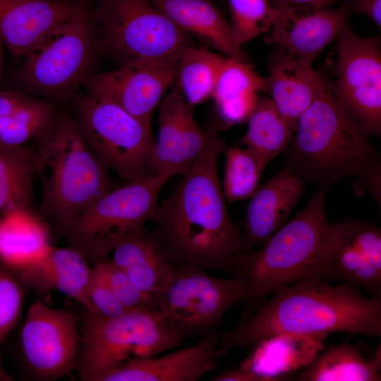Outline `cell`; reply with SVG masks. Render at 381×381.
Listing matches in <instances>:
<instances>
[{"mask_svg": "<svg viewBox=\"0 0 381 381\" xmlns=\"http://www.w3.org/2000/svg\"><path fill=\"white\" fill-rule=\"evenodd\" d=\"M201 159L159 203L152 231L176 267L189 265L233 276L248 253L232 221L220 184L217 159Z\"/></svg>", "mask_w": 381, "mask_h": 381, "instance_id": "cell-1", "label": "cell"}, {"mask_svg": "<svg viewBox=\"0 0 381 381\" xmlns=\"http://www.w3.org/2000/svg\"><path fill=\"white\" fill-rule=\"evenodd\" d=\"M345 332L381 336V300L368 298L358 287L310 278L280 286L247 318L220 333L219 357L234 348H253L282 334Z\"/></svg>", "mask_w": 381, "mask_h": 381, "instance_id": "cell-2", "label": "cell"}, {"mask_svg": "<svg viewBox=\"0 0 381 381\" xmlns=\"http://www.w3.org/2000/svg\"><path fill=\"white\" fill-rule=\"evenodd\" d=\"M325 75L318 93L300 116L284 166L327 190L341 179H353L380 208L381 155L358 123L334 96Z\"/></svg>", "mask_w": 381, "mask_h": 381, "instance_id": "cell-3", "label": "cell"}, {"mask_svg": "<svg viewBox=\"0 0 381 381\" xmlns=\"http://www.w3.org/2000/svg\"><path fill=\"white\" fill-rule=\"evenodd\" d=\"M35 173L42 186L40 210L59 230L113 189L107 168L67 116L42 137L35 152Z\"/></svg>", "mask_w": 381, "mask_h": 381, "instance_id": "cell-4", "label": "cell"}, {"mask_svg": "<svg viewBox=\"0 0 381 381\" xmlns=\"http://www.w3.org/2000/svg\"><path fill=\"white\" fill-rule=\"evenodd\" d=\"M324 187L304 208L282 226L260 250L246 253L235 277L244 306L239 321L249 317L277 289L305 280L329 226ZM238 321V322H239Z\"/></svg>", "mask_w": 381, "mask_h": 381, "instance_id": "cell-5", "label": "cell"}, {"mask_svg": "<svg viewBox=\"0 0 381 381\" xmlns=\"http://www.w3.org/2000/svg\"><path fill=\"white\" fill-rule=\"evenodd\" d=\"M75 366L83 381H99L135 358H151L181 346L186 335L157 308L104 318L85 310Z\"/></svg>", "mask_w": 381, "mask_h": 381, "instance_id": "cell-6", "label": "cell"}, {"mask_svg": "<svg viewBox=\"0 0 381 381\" xmlns=\"http://www.w3.org/2000/svg\"><path fill=\"white\" fill-rule=\"evenodd\" d=\"M170 178L156 174L113 188L59 231L93 267L126 236L152 219L160 189Z\"/></svg>", "mask_w": 381, "mask_h": 381, "instance_id": "cell-7", "label": "cell"}, {"mask_svg": "<svg viewBox=\"0 0 381 381\" xmlns=\"http://www.w3.org/2000/svg\"><path fill=\"white\" fill-rule=\"evenodd\" d=\"M76 104L79 130L107 168L128 182L158 174L150 125L112 101L89 92L80 97Z\"/></svg>", "mask_w": 381, "mask_h": 381, "instance_id": "cell-8", "label": "cell"}, {"mask_svg": "<svg viewBox=\"0 0 381 381\" xmlns=\"http://www.w3.org/2000/svg\"><path fill=\"white\" fill-rule=\"evenodd\" d=\"M93 10L49 30L23 56L19 71L28 90L64 97L92 74L98 50Z\"/></svg>", "mask_w": 381, "mask_h": 381, "instance_id": "cell-9", "label": "cell"}, {"mask_svg": "<svg viewBox=\"0 0 381 381\" xmlns=\"http://www.w3.org/2000/svg\"><path fill=\"white\" fill-rule=\"evenodd\" d=\"M93 17L121 65L174 59L193 47L190 35L150 0H96Z\"/></svg>", "mask_w": 381, "mask_h": 381, "instance_id": "cell-10", "label": "cell"}, {"mask_svg": "<svg viewBox=\"0 0 381 381\" xmlns=\"http://www.w3.org/2000/svg\"><path fill=\"white\" fill-rule=\"evenodd\" d=\"M310 278L361 287L381 300L380 228L356 218L329 223L308 270L306 279Z\"/></svg>", "mask_w": 381, "mask_h": 381, "instance_id": "cell-11", "label": "cell"}, {"mask_svg": "<svg viewBox=\"0 0 381 381\" xmlns=\"http://www.w3.org/2000/svg\"><path fill=\"white\" fill-rule=\"evenodd\" d=\"M337 38L336 76L330 83L331 90L368 136H380V35L360 36L348 23Z\"/></svg>", "mask_w": 381, "mask_h": 381, "instance_id": "cell-12", "label": "cell"}, {"mask_svg": "<svg viewBox=\"0 0 381 381\" xmlns=\"http://www.w3.org/2000/svg\"><path fill=\"white\" fill-rule=\"evenodd\" d=\"M155 298L159 310L188 338L217 327L226 311L241 302L242 291L235 277L222 279L202 269L179 265Z\"/></svg>", "mask_w": 381, "mask_h": 381, "instance_id": "cell-13", "label": "cell"}, {"mask_svg": "<svg viewBox=\"0 0 381 381\" xmlns=\"http://www.w3.org/2000/svg\"><path fill=\"white\" fill-rule=\"evenodd\" d=\"M20 345L33 378L61 379L75 369L80 345L78 320L71 311L35 302L22 326Z\"/></svg>", "mask_w": 381, "mask_h": 381, "instance_id": "cell-14", "label": "cell"}, {"mask_svg": "<svg viewBox=\"0 0 381 381\" xmlns=\"http://www.w3.org/2000/svg\"><path fill=\"white\" fill-rule=\"evenodd\" d=\"M157 108L159 130L154 154L158 174L183 176L203 158L226 150L217 133L204 131L196 123L176 81Z\"/></svg>", "mask_w": 381, "mask_h": 381, "instance_id": "cell-15", "label": "cell"}, {"mask_svg": "<svg viewBox=\"0 0 381 381\" xmlns=\"http://www.w3.org/2000/svg\"><path fill=\"white\" fill-rule=\"evenodd\" d=\"M180 57L127 63L92 73L84 83L87 92L112 101L150 125L155 109L176 81Z\"/></svg>", "mask_w": 381, "mask_h": 381, "instance_id": "cell-16", "label": "cell"}, {"mask_svg": "<svg viewBox=\"0 0 381 381\" xmlns=\"http://www.w3.org/2000/svg\"><path fill=\"white\" fill-rule=\"evenodd\" d=\"M275 9L276 16L265 42L307 66H311L325 47L339 37L353 13L348 0L334 8Z\"/></svg>", "mask_w": 381, "mask_h": 381, "instance_id": "cell-17", "label": "cell"}, {"mask_svg": "<svg viewBox=\"0 0 381 381\" xmlns=\"http://www.w3.org/2000/svg\"><path fill=\"white\" fill-rule=\"evenodd\" d=\"M219 334L214 327L191 346L159 357L130 359L99 381H197L217 368Z\"/></svg>", "mask_w": 381, "mask_h": 381, "instance_id": "cell-18", "label": "cell"}, {"mask_svg": "<svg viewBox=\"0 0 381 381\" xmlns=\"http://www.w3.org/2000/svg\"><path fill=\"white\" fill-rule=\"evenodd\" d=\"M92 11L81 1L0 0V38L13 58L23 57L54 26Z\"/></svg>", "mask_w": 381, "mask_h": 381, "instance_id": "cell-19", "label": "cell"}, {"mask_svg": "<svg viewBox=\"0 0 381 381\" xmlns=\"http://www.w3.org/2000/svg\"><path fill=\"white\" fill-rule=\"evenodd\" d=\"M304 179L284 166L250 196L242 222L247 253L262 246L284 225L305 190Z\"/></svg>", "mask_w": 381, "mask_h": 381, "instance_id": "cell-20", "label": "cell"}, {"mask_svg": "<svg viewBox=\"0 0 381 381\" xmlns=\"http://www.w3.org/2000/svg\"><path fill=\"white\" fill-rule=\"evenodd\" d=\"M92 267L73 247L51 246L18 274L24 289L59 291L95 314L87 298Z\"/></svg>", "mask_w": 381, "mask_h": 381, "instance_id": "cell-21", "label": "cell"}, {"mask_svg": "<svg viewBox=\"0 0 381 381\" xmlns=\"http://www.w3.org/2000/svg\"><path fill=\"white\" fill-rule=\"evenodd\" d=\"M265 92L294 132L300 116L316 97L325 75L277 49L269 56Z\"/></svg>", "mask_w": 381, "mask_h": 381, "instance_id": "cell-22", "label": "cell"}, {"mask_svg": "<svg viewBox=\"0 0 381 381\" xmlns=\"http://www.w3.org/2000/svg\"><path fill=\"white\" fill-rule=\"evenodd\" d=\"M110 262L121 270L140 290L155 297L170 282L175 266L152 231L144 226L122 239Z\"/></svg>", "mask_w": 381, "mask_h": 381, "instance_id": "cell-23", "label": "cell"}, {"mask_svg": "<svg viewBox=\"0 0 381 381\" xmlns=\"http://www.w3.org/2000/svg\"><path fill=\"white\" fill-rule=\"evenodd\" d=\"M326 334H282L258 343L243 368L267 378L268 381L294 380L323 348Z\"/></svg>", "mask_w": 381, "mask_h": 381, "instance_id": "cell-24", "label": "cell"}, {"mask_svg": "<svg viewBox=\"0 0 381 381\" xmlns=\"http://www.w3.org/2000/svg\"><path fill=\"white\" fill-rule=\"evenodd\" d=\"M47 223L30 208L16 207L0 214V263L20 273L50 247Z\"/></svg>", "mask_w": 381, "mask_h": 381, "instance_id": "cell-25", "label": "cell"}, {"mask_svg": "<svg viewBox=\"0 0 381 381\" xmlns=\"http://www.w3.org/2000/svg\"><path fill=\"white\" fill-rule=\"evenodd\" d=\"M174 24L227 56L248 61L234 40L229 23L208 0H150Z\"/></svg>", "mask_w": 381, "mask_h": 381, "instance_id": "cell-26", "label": "cell"}, {"mask_svg": "<svg viewBox=\"0 0 381 381\" xmlns=\"http://www.w3.org/2000/svg\"><path fill=\"white\" fill-rule=\"evenodd\" d=\"M262 91H265V78L248 61L226 56L212 98L219 117L229 126L247 120Z\"/></svg>", "mask_w": 381, "mask_h": 381, "instance_id": "cell-27", "label": "cell"}, {"mask_svg": "<svg viewBox=\"0 0 381 381\" xmlns=\"http://www.w3.org/2000/svg\"><path fill=\"white\" fill-rule=\"evenodd\" d=\"M381 345L372 356L348 341L322 348L307 367L295 375L297 381H380Z\"/></svg>", "mask_w": 381, "mask_h": 381, "instance_id": "cell-28", "label": "cell"}, {"mask_svg": "<svg viewBox=\"0 0 381 381\" xmlns=\"http://www.w3.org/2000/svg\"><path fill=\"white\" fill-rule=\"evenodd\" d=\"M240 141L265 166L291 144L294 131L270 98L259 97L247 120Z\"/></svg>", "mask_w": 381, "mask_h": 381, "instance_id": "cell-29", "label": "cell"}, {"mask_svg": "<svg viewBox=\"0 0 381 381\" xmlns=\"http://www.w3.org/2000/svg\"><path fill=\"white\" fill-rule=\"evenodd\" d=\"M35 152L24 146L0 145V212L16 207L30 208Z\"/></svg>", "mask_w": 381, "mask_h": 381, "instance_id": "cell-30", "label": "cell"}, {"mask_svg": "<svg viewBox=\"0 0 381 381\" xmlns=\"http://www.w3.org/2000/svg\"><path fill=\"white\" fill-rule=\"evenodd\" d=\"M226 57L194 47L181 54L176 83L190 107L212 97Z\"/></svg>", "mask_w": 381, "mask_h": 381, "instance_id": "cell-31", "label": "cell"}, {"mask_svg": "<svg viewBox=\"0 0 381 381\" xmlns=\"http://www.w3.org/2000/svg\"><path fill=\"white\" fill-rule=\"evenodd\" d=\"M222 192L231 203L250 198L258 187L265 165L248 149L226 147Z\"/></svg>", "mask_w": 381, "mask_h": 381, "instance_id": "cell-32", "label": "cell"}, {"mask_svg": "<svg viewBox=\"0 0 381 381\" xmlns=\"http://www.w3.org/2000/svg\"><path fill=\"white\" fill-rule=\"evenodd\" d=\"M54 115L47 103L30 97L7 118L0 135V145L22 147L28 142L42 138L52 128Z\"/></svg>", "mask_w": 381, "mask_h": 381, "instance_id": "cell-33", "label": "cell"}, {"mask_svg": "<svg viewBox=\"0 0 381 381\" xmlns=\"http://www.w3.org/2000/svg\"><path fill=\"white\" fill-rule=\"evenodd\" d=\"M229 25L236 44L241 47L269 31L277 11L270 0H227Z\"/></svg>", "mask_w": 381, "mask_h": 381, "instance_id": "cell-34", "label": "cell"}, {"mask_svg": "<svg viewBox=\"0 0 381 381\" xmlns=\"http://www.w3.org/2000/svg\"><path fill=\"white\" fill-rule=\"evenodd\" d=\"M23 294L18 273L0 263V347L20 321Z\"/></svg>", "mask_w": 381, "mask_h": 381, "instance_id": "cell-35", "label": "cell"}, {"mask_svg": "<svg viewBox=\"0 0 381 381\" xmlns=\"http://www.w3.org/2000/svg\"><path fill=\"white\" fill-rule=\"evenodd\" d=\"M99 263L112 291L127 311L158 308L155 297L138 288L121 270L110 261Z\"/></svg>", "mask_w": 381, "mask_h": 381, "instance_id": "cell-36", "label": "cell"}, {"mask_svg": "<svg viewBox=\"0 0 381 381\" xmlns=\"http://www.w3.org/2000/svg\"><path fill=\"white\" fill-rule=\"evenodd\" d=\"M87 298L95 314L99 316L114 318L127 311L107 283L99 263L92 267Z\"/></svg>", "mask_w": 381, "mask_h": 381, "instance_id": "cell-37", "label": "cell"}, {"mask_svg": "<svg viewBox=\"0 0 381 381\" xmlns=\"http://www.w3.org/2000/svg\"><path fill=\"white\" fill-rule=\"evenodd\" d=\"M352 13L367 16L380 29L381 27V0H348Z\"/></svg>", "mask_w": 381, "mask_h": 381, "instance_id": "cell-38", "label": "cell"}, {"mask_svg": "<svg viewBox=\"0 0 381 381\" xmlns=\"http://www.w3.org/2000/svg\"><path fill=\"white\" fill-rule=\"evenodd\" d=\"M28 97L14 91H0V116H8L21 106Z\"/></svg>", "mask_w": 381, "mask_h": 381, "instance_id": "cell-39", "label": "cell"}, {"mask_svg": "<svg viewBox=\"0 0 381 381\" xmlns=\"http://www.w3.org/2000/svg\"><path fill=\"white\" fill-rule=\"evenodd\" d=\"M212 381H268L267 378L243 368L231 369L216 375Z\"/></svg>", "mask_w": 381, "mask_h": 381, "instance_id": "cell-40", "label": "cell"}, {"mask_svg": "<svg viewBox=\"0 0 381 381\" xmlns=\"http://www.w3.org/2000/svg\"><path fill=\"white\" fill-rule=\"evenodd\" d=\"M340 0H270L274 8L287 7L327 8Z\"/></svg>", "mask_w": 381, "mask_h": 381, "instance_id": "cell-41", "label": "cell"}, {"mask_svg": "<svg viewBox=\"0 0 381 381\" xmlns=\"http://www.w3.org/2000/svg\"><path fill=\"white\" fill-rule=\"evenodd\" d=\"M13 380V377L8 374L4 368L1 356L0 353V381H11Z\"/></svg>", "mask_w": 381, "mask_h": 381, "instance_id": "cell-42", "label": "cell"}, {"mask_svg": "<svg viewBox=\"0 0 381 381\" xmlns=\"http://www.w3.org/2000/svg\"><path fill=\"white\" fill-rule=\"evenodd\" d=\"M3 42L1 40V39L0 38V64H2V56H3V52H2V45H3Z\"/></svg>", "mask_w": 381, "mask_h": 381, "instance_id": "cell-43", "label": "cell"}, {"mask_svg": "<svg viewBox=\"0 0 381 381\" xmlns=\"http://www.w3.org/2000/svg\"><path fill=\"white\" fill-rule=\"evenodd\" d=\"M2 64H0V79H1V71H2Z\"/></svg>", "mask_w": 381, "mask_h": 381, "instance_id": "cell-44", "label": "cell"}]
</instances>
